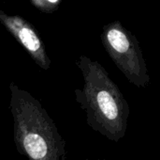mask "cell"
I'll return each mask as SVG.
<instances>
[{
	"instance_id": "obj_3",
	"label": "cell",
	"mask_w": 160,
	"mask_h": 160,
	"mask_svg": "<svg viewBox=\"0 0 160 160\" xmlns=\"http://www.w3.org/2000/svg\"><path fill=\"white\" fill-rule=\"evenodd\" d=\"M100 40L112 62L130 84L138 88L149 85L146 61L139 41L132 32L115 20L103 25Z\"/></svg>"
},
{
	"instance_id": "obj_2",
	"label": "cell",
	"mask_w": 160,
	"mask_h": 160,
	"mask_svg": "<svg viewBox=\"0 0 160 160\" xmlns=\"http://www.w3.org/2000/svg\"><path fill=\"white\" fill-rule=\"evenodd\" d=\"M9 91L17 152L28 160H67L66 141L40 101L14 82Z\"/></svg>"
},
{
	"instance_id": "obj_1",
	"label": "cell",
	"mask_w": 160,
	"mask_h": 160,
	"mask_svg": "<svg viewBox=\"0 0 160 160\" xmlns=\"http://www.w3.org/2000/svg\"><path fill=\"white\" fill-rule=\"evenodd\" d=\"M83 85L74 91L90 128L109 141L119 142L127 133L129 105L117 84L98 61L82 55L76 60Z\"/></svg>"
},
{
	"instance_id": "obj_4",
	"label": "cell",
	"mask_w": 160,
	"mask_h": 160,
	"mask_svg": "<svg viewBox=\"0 0 160 160\" xmlns=\"http://www.w3.org/2000/svg\"><path fill=\"white\" fill-rule=\"evenodd\" d=\"M0 23L22 46L35 63L42 70L51 68V58L45 44L35 26L20 15L9 14L0 9Z\"/></svg>"
},
{
	"instance_id": "obj_5",
	"label": "cell",
	"mask_w": 160,
	"mask_h": 160,
	"mask_svg": "<svg viewBox=\"0 0 160 160\" xmlns=\"http://www.w3.org/2000/svg\"><path fill=\"white\" fill-rule=\"evenodd\" d=\"M30 2L39 11L52 13L58 9L61 0H30Z\"/></svg>"
},
{
	"instance_id": "obj_6",
	"label": "cell",
	"mask_w": 160,
	"mask_h": 160,
	"mask_svg": "<svg viewBox=\"0 0 160 160\" xmlns=\"http://www.w3.org/2000/svg\"><path fill=\"white\" fill-rule=\"evenodd\" d=\"M85 160H108V159H85Z\"/></svg>"
}]
</instances>
